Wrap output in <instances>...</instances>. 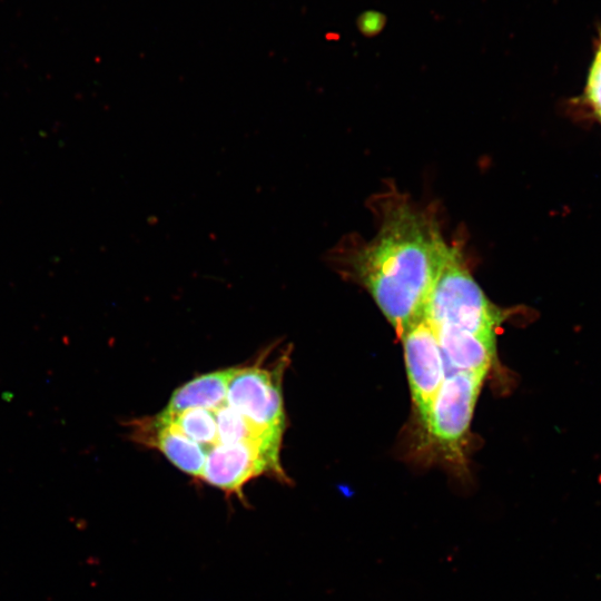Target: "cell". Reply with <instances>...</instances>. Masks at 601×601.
Masks as SVG:
<instances>
[{"label": "cell", "instance_id": "1", "mask_svg": "<svg viewBox=\"0 0 601 601\" xmlns=\"http://www.w3.org/2000/svg\"><path fill=\"white\" fill-rule=\"evenodd\" d=\"M375 233L342 238L327 254L345 278L368 292L398 336L418 318L450 248L435 204L390 185L370 199Z\"/></svg>", "mask_w": 601, "mask_h": 601}, {"label": "cell", "instance_id": "2", "mask_svg": "<svg viewBox=\"0 0 601 601\" xmlns=\"http://www.w3.org/2000/svg\"><path fill=\"white\" fill-rule=\"evenodd\" d=\"M464 245L463 239H451L424 315L437 336L477 337L495 342L502 315L474 279Z\"/></svg>", "mask_w": 601, "mask_h": 601}, {"label": "cell", "instance_id": "3", "mask_svg": "<svg viewBox=\"0 0 601 601\" xmlns=\"http://www.w3.org/2000/svg\"><path fill=\"white\" fill-rule=\"evenodd\" d=\"M484 378L467 372L447 373L421 424L428 450L452 463H463L464 441Z\"/></svg>", "mask_w": 601, "mask_h": 601}, {"label": "cell", "instance_id": "4", "mask_svg": "<svg viewBox=\"0 0 601 601\" xmlns=\"http://www.w3.org/2000/svg\"><path fill=\"white\" fill-rule=\"evenodd\" d=\"M282 439L238 443H216L208 452L199 479L228 495L243 497V487L253 479L270 474L285 481L279 463Z\"/></svg>", "mask_w": 601, "mask_h": 601}, {"label": "cell", "instance_id": "5", "mask_svg": "<svg viewBox=\"0 0 601 601\" xmlns=\"http://www.w3.org/2000/svg\"><path fill=\"white\" fill-rule=\"evenodd\" d=\"M287 362L284 355L273 367H263L262 361L237 367L228 384L227 404L257 428L284 433L282 381Z\"/></svg>", "mask_w": 601, "mask_h": 601}, {"label": "cell", "instance_id": "6", "mask_svg": "<svg viewBox=\"0 0 601 601\" xmlns=\"http://www.w3.org/2000/svg\"><path fill=\"white\" fill-rule=\"evenodd\" d=\"M400 337L412 402L420 424H423L447 374L445 361L436 333L425 315L408 326Z\"/></svg>", "mask_w": 601, "mask_h": 601}, {"label": "cell", "instance_id": "7", "mask_svg": "<svg viewBox=\"0 0 601 601\" xmlns=\"http://www.w3.org/2000/svg\"><path fill=\"white\" fill-rule=\"evenodd\" d=\"M134 440L158 449L180 471L200 477L207 451L159 415L131 423Z\"/></svg>", "mask_w": 601, "mask_h": 601}, {"label": "cell", "instance_id": "8", "mask_svg": "<svg viewBox=\"0 0 601 601\" xmlns=\"http://www.w3.org/2000/svg\"><path fill=\"white\" fill-rule=\"evenodd\" d=\"M237 367L197 376L174 391L162 411L176 414L188 408L216 410L227 403V388Z\"/></svg>", "mask_w": 601, "mask_h": 601}, {"label": "cell", "instance_id": "9", "mask_svg": "<svg viewBox=\"0 0 601 601\" xmlns=\"http://www.w3.org/2000/svg\"><path fill=\"white\" fill-rule=\"evenodd\" d=\"M176 425L185 435L200 444L207 452L218 442L215 410L188 408L176 414H158Z\"/></svg>", "mask_w": 601, "mask_h": 601}, {"label": "cell", "instance_id": "10", "mask_svg": "<svg viewBox=\"0 0 601 601\" xmlns=\"http://www.w3.org/2000/svg\"><path fill=\"white\" fill-rule=\"evenodd\" d=\"M217 422V443H238L262 439H282L283 433L264 431L254 426L227 403L215 410Z\"/></svg>", "mask_w": 601, "mask_h": 601}, {"label": "cell", "instance_id": "11", "mask_svg": "<svg viewBox=\"0 0 601 601\" xmlns=\"http://www.w3.org/2000/svg\"><path fill=\"white\" fill-rule=\"evenodd\" d=\"M589 105L601 121V38L598 41L585 86Z\"/></svg>", "mask_w": 601, "mask_h": 601}]
</instances>
